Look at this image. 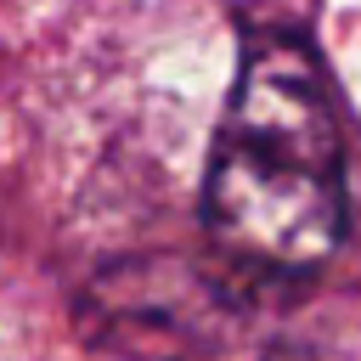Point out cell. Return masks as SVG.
Instances as JSON below:
<instances>
[{"mask_svg": "<svg viewBox=\"0 0 361 361\" xmlns=\"http://www.w3.org/2000/svg\"><path fill=\"white\" fill-rule=\"evenodd\" d=\"M203 243L231 276L293 293L350 231L333 79L299 28H248L203 169Z\"/></svg>", "mask_w": 361, "mask_h": 361, "instance_id": "obj_1", "label": "cell"}, {"mask_svg": "<svg viewBox=\"0 0 361 361\" xmlns=\"http://www.w3.org/2000/svg\"><path fill=\"white\" fill-rule=\"evenodd\" d=\"M85 327L124 361H299L276 322V293L220 259L141 254L85 288Z\"/></svg>", "mask_w": 361, "mask_h": 361, "instance_id": "obj_2", "label": "cell"}]
</instances>
